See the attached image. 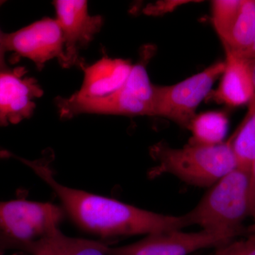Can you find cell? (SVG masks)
<instances>
[{"label": "cell", "instance_id": "obj_1", "mask_svg": "<svg viewBox=\"0 0 255 255\" xmlns=\"http://www.w3.org/2000/svg\"><path fill=\"white\" fill-rule=\"evenodd\" d=\"M21 161L54 191L63 211L82 229L103 238L150 235L182 230L185 216L152 212L105 196L74 189L55 180L41 161Z\"/></svg>", "mask_w": 255, "mask_h": 255}, {"label": "cell", "instance_id": "obj_2", "mask_svg": "<svg viewBox=\"0 0 255 255\" xmlns=\"http://www.w3.org/2000/svg\"><path fill=\"white\" fill-rule=\"evenodd\" d=\"M150 152L157 162L149 172L151 178L172 174L198 187H211L238 167L231 140L216 145L190 143L182 148L159 142Z\"/></svg>", "mask_w": 255, "mask_h": 255}, {"label": "cell", "instance_id": "obj_3", "mask_svg": "<svg viewBox=\"0 0 255 255\" xmlns=\"http://www.w3.org/2000/svg\"><path fill=\"white\" fill-rule=\"evenodd\" d=\"M250 172L236 168L219 179L194 209L184 215L188 225L237 236L249 216Z\"/></svg>", "mask_w": 255, "mask_h": 255}, {"label": "cell", "instance_id": "obj_4", "mask_svg": "<svg viewBox=\"0 0 255 255\" xmlns=\"http://www.w3.org/2000/svg\"><path fill=\"white\" fill-rule=\"evenodd\" d=\"M63 209L50 203L0 201V251H27L33 243L58 229Z\"/></svg>", "mask_w": 255, "mask_h": 255}, {"label": "cell", "instance_id": "obj_5", "mask_svg": "<svg viewBox=\"0 0 255 255\" xmlns=\"http://www.w3.org/2000/svg\"><path fill=\"white\" fill-rule=\"evenodd\" d=\"M224 62L210 65L201 73L170 86H154L152 117H160L189 128L196 111L214 82L222 75Z\"/></svg>", "mask_w": 255, "mask_h": 255}, {"label": "cell", "instance_id": "obj_6", "mask_svg": "<svg viewBox=\"0 0 255 255\" xmlns=\"http://www.w3.org/2000/svg\"><path fill=\"white\" fill-rule=\"evenodd\" d=\"M228 233L182 230L147 235L140 241L120 247H107V255H189L200 250L218 248L233 241Z\"/></svg>", "mask_w": 255, "mask_h": 255}, {"label": "cell", "instance_id": "obj_7", "mask_svg": "<svg viewBox=\"0 0 255 255\" xmlns=\"http://www.w3.org/2000/svg\"><path fill=\"white\" fill-rule=\"evenodd\" d=\"M6 51L31 60L38 69L50 60L64 58V39L55 18H45L11 33H4Z\"/></svg>", "mask_w": 255, "mask_h": 255}, {"label": "cell", "instance_id": "obj_8", "mask_svg": "<svg viewBox=\"0 0 255 255\" xmlns=\"http://www.w3.org/2000/svg\"><path fill=\"white\" fill-rule=\"evenodd\" d=\"M53 4L64 39V58L60 63L69 68L78 61L79 50L87 46L100 31L103 18L89 14L87 1L84 0H57Z\"/></svg>", "mask_w": 255, "mask_h": 255}, {"label": "cell", "instance_id": "obj_9", "mask_svg": "<svg viewBox=\"0 0 255 255\" xmlns=\"http://www.w3.org/2000/svg\"><path fill=\"white\" fill-rule=\"evenodd\" d=\"M43 90L33 78L23 77L22 70L0 72V126L16 124L29 118L35 100Z\"/></svg>", "mask_w": 255, "mask_h": 255}, {"label": "cell", "instance_id": "obj_10", "mask_svg": "<svg viewBox=\"0 0 255 255\" xmlns=\"http://www.w3.org/2000/svg\"><path fill=\"white\" fill-rule=\"evenodd\" d=\"M129 60L104 57L90 65H82L84 80L73 97L94 100L110 95L121 88L132 68Z\"/></svg>", "mask_w": 255, "mask_h": 255}, {"label": "cell", "instance_id": "obj_11", "mask_svg": "<svg viewBox=\"0 0 255 255\" xmlns=\"http://www.w3.org/2000/svg\"><path fill=\"white\" fill-rule=\"evenodd\" d=\"M226 68L221 83L211 99L232 107L245 105L255 95L249 61L246 58L226 51Z\"/></svg>", "mask_w": 255, "mask_h": 255}, {"label": "cell", "instance_id": "obj_12", "mask_svg": "<svg viewBox=\"0 0 255 255\" xmlns=\"http://www.w3.org/2000/svg\"><path fill=\"white\" fill-rule=\"evenodd\" d=\"M107 245L98 241L73 238L55 230L33 243L28 253L46 255H107Z\"/></svg>", "mask_w": 255, "mask_h": 255}, {"label": "cell", "instance_id": "obj_13", "mask_svg": "<svg viewBox=\"0 0 255 255\" xmlns=\"http://www.w3.org/2000/svg\"><path fill=\"white\" fill-rule=\"evenodd\" d=\"M255 38V1L242 0L237 18L223 44L226 51L241 55L251 48Z\"/></svg>", "mask_w": 255, "mask_h": 255}, {"label": "cell", "instance_id": "obj_14", "mask_svg": "<svg viewBox=\"0 0 255 255\" xmlns=\"http://www.w3.org/2000/svg\"><path fill=\"white\" fill-rule=\"evenodd\" d=\"M228 126L227 117L223 112H208L196 116L189 128L192 132L190 143H221L227 132Z\"/></svg>", "mask_w": 255, "mask_h": 255}, {"label": "cell", "instance_id": "obj_15", "mask_svg": "<svg viewBox=\"0 0 255 255\" xmlns=\"http://www.w3.org/2000/svg\"><path fill=\"white\" fill-rule=\"evenodd\" d=\"M231 140L238 168L250 172L255 157V111Z\"/></svg>", "mask_w": 255, "mask_h": 255}, {"label": "cell", "instance_id": "obj_16", "mask_svg": "<svg viewBox=\"0 0 255 255\" xmlns=\"http://www.w3.org/2000/svg\"><path fill=\"white\" fill-rule=\"evenodd\" d=\"M242 0H216L212 2L213 23L218 34L224 41L237 18Z\"/></svg>", "mask_w": 255, "mask_h": 255}, {"label": "cell", "instance_id": "obj_17", "mask_svg": "<svg viewBox=\"0 0 255 255\" xmlns=\"http://www.w3.org/2000/svg\"><path fill=\"white\" fill-rule=\"evenodd\" d=\"M209 255H255V236L218 247L214 253Z\"/></svg>", "mask_w": 255, "mask_h": 255}, {"label": "cell", "instance_id": "obj_18", "mask_svg": "<svg viewBox=\"0 0 255 255\" xmlns=\"http://www.w3.org/2000/svg\"><path fill=\"white\" fill-rule=\"evenodd\" d=\"M189 2L188 1H157L155 4H150L145 8V13L147 14H160L168 12L175 9L179 5Z\"/></svg>", "mask_w": 255, "mask_h": 255}, {"label": "cell", "instance_id": "obj_19", "mask_svg": "<svg viewBox=\"0 0 255 255\" xmlns=\"http://www.w3.org/2000/svg\"><path fill=\"white\" fill-rule=\"evenodd\" d=\"M248 206H249V216H251L254 222L253 230L255 233V157L250 170Z\"/></svg>", "mask_w": 255, "mask_h": 255}, {"label": "cell", "instance_id": "obj_20", "mask_svg": "<svg viewBox=\"0 0 255 255\" xmlns=\"http://www.w3.org/2000/svg\"><path fill=\"white\" fill-rule=\"evenodd\" d=\"M4 39V33L0 30V72L7 69L5 64L4 54L6 50L5 49Z\"/></svg>", "mask_w": 255, "mask_h": 255}, {"label": "cell", "instance_id": "obj_21", "mask_svg": "<svg viewBox=\"0 0 255 255\" xmlns=\"http://www.w3.org/2000/svg\"><path fill=\"white\" fill-rule=\"evenodd\" d=\"M239 56L246 58L247 60L253 59V58H255V38L251 48L247 50L243 54L239 55Z\"/></svg>", "mask_w": 255, "mask_h": 255}, {"label": "cell", "instance_id": "obj_22", "mask_svg": "<svg viewBox=\"0 0 255 255\" xmlns=\"http://www.w3.org/2000/svg\"><path fill=\"white\" fill-rule=\"evenodd\" d=\"M248 61H249L250 67H251L252 80H253L255 93V58L253 59L248 60Z\"/></svg>", "mask_w": 255, "mask_h": 255}, {"label": "cell", "instance_id": "obj_23", "mask_svg": "<svg viewBox=\"0 0 255 255\" xmlns=\"http://www.w3.org/2000/svg\"><path fill=\"white\" fill-rule=\"evenodd\" d=\"M9 156V152L6 151H0V158H4V157Z\"/></svg>", "mask_w": 255, "mask_h": 255}, {"label": "cell", "instance_id": "obj_24", "mask_svg": "<svg viewBox=\"0 0 255 255\" xmlns=\"http://www.w3.org/2000/svg\"><path fill=\"white\" fill-rule=\"evenodd\" d=\"M33 255H46L45 254H43V253H36L35 254H33Z\"/></svg>", "mask_w": 255, "mask_h": 255}]
</instances>
